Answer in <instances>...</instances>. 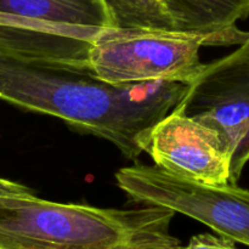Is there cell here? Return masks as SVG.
I'll return each mask as SVG.
<instances>
[{
  "label": "cell",
  "instance_id": "cell-1",
  "mask_svg": "<svg viewBox=\"0 0 249 249\" xmlns=\"http://www.w3.org/2000/svg\"><path fill=\"white\" fill-rule=\"evenodd\" d=\"M186 88L162 80L113 84L101 79L88 61L0 45V100L109 141L131 160L142 153L141 135L177 107Z\"/></svg>",
  "mask_w": 249,
  "mask_h": 249
},
{
  "label": "cell",
  "instance_id": "cell-2",
  "mask_svg": "<svg viewBox=\"0 0 249 249\" xmlns=\"http://www.w3.org/2000/svg\"><path fill=\"white\" fill-rule=\"evenodd\" d=\"M175 214L0 196V249H181L170 233Z\"/></svg>",
  "mask_w": 249,
  "mask_h": 249
},
{
  "label": "cell",
  "instance_id": "cell-3",
  "mask_svg": "<svg viewBox=\"0 0 249 249\" xmlns=\"http://www.w3.org/2000/svg\"><path fill=\"white\" fill-rule=\"evenodd\" d=\"M202 46L211 44L197 34L106 27L92 39L88 62L101 79L113 84H189L206 65L199 57Z\"/></svg>",
  "mask_w": 249,
  "mask_h": 249
},
{
  "label": "cell",
  "instance_id": "cell-4",
  "mask_svg": "<svg viewBox=\"0 0 249 249\" xmlns=\"http://www.w3.org/2000/svg\"><path fill=\"white\" fill-rule=\"evenodd\" d=\"M128 199L184 214L220 236L249 247V190L237 185L198 184L169 174L157 165L135 164L116 173Z\"/></svg>",
  "mask_w": 249,
  "mask_h": 249
},
{
  "label": "cell",
  "instance_id": "cell-5",
  "mask_svg": "<svg viewBox=\"0 0 249 249\" xmlns=\"http://www.w3.org/2000/svg\"><path fill=\"white\" fill-rule=\"evenodd\" d=\"M174 111L196 118L219 131L231 155L230 184L237 185L249 162V49L206 63L187 84Z\"/></svg>",
  "mask_w": 249,
  "mask_h": 249
},
{
  "label": "cell",
  "instance_id": "cell-6",
  "mask_svg": "<svg viewBox=\"0 0 249 249\" xmlns=\"http://www.w3.org/2000/svg\"><path fill=\"white\" fill-rule=\"evenodd\" d=\"M111 27L146 28L202 36L211 46L242 45L249 32V0H104Z\"/></svg>",
  "mask_w": 249,
  "mask_h": 249
},
{
  "label": "cell",
  "instance_id": "cell-7",
  "mask_svg": "<svg viewBox=\"0 0 249 249\" xmlns=\"http://www.w3.org/2000/svg\"><path fill=\"white\" fill-rule=\"evenodd\" d=\"M140 147L169 174L211 186L230 184L231 155L216 129L173 109L141 135Z\"/></svg>",
  "mask_w": 249,
  "mask_h": 249
},
{
  "label": "cell",
  "instance_id": "cell-8",
  "mask_svg": "<svg viewBox=\"0 0 249 249\" xmlns=\"http://www.w3.org/2000/svg\"><path fill=\"white\" fill-rule=\"evenodd\" d=\"M0 12L26 23L41 56L88 61L92 39L111 27L104 0H0Z\"/></svg>",
  "mask_w": 249,
  "mask_h": 249
},
{
  "label": "cell",
  "instance_id": "cell-9",
  "mask_svg": "<svg viewBox=\"0 0 249 249\" xmlns=\"http://www.w3.org/2000/svg\"><path fill=\"white\" fill-rule=\"evenodd\" d=\"M181 249H237L235 247V242L229 238L220 236L212 235V233H199L192 236L185 247Z\"/></svg>",
  "mask_w": 249,
  "mask_h": 249
},
{
  "label": "cell",
  "instance_id": "cell-10",
  "mask_svg": "<svg viewBox=\"0 0 249 249\" xmlns=\"http://www.w3.org/2000/svg\"><path fill=\"white\" fill-rule=\"evenodd\" d=\"M33 192L24 185L0 178V196H32Z\"/></svg>",
  "mask_w": 249,
  "mask_h": 249
},
{
  "label": "cell",
  "instance_id": "cell-11",
  "mask_svg": "<svg viewBox=\"0 0 249 249\" xmlns=\"http://www.w3.org/2000/svg\"><path fill=\"white\" fill-rule=\"evenodd\" d=\"M246 44H247V46H248V49H249V38H248V40L246 41Z\"/></svg>",
  "mask_w": 249,
  "mask_h": 249
}]
</instances>
